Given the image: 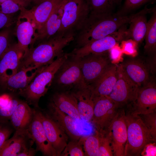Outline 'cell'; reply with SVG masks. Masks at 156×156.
I'll list each match as a JSON object with an SVG mask.
<instances>
[{
  "label": "cell",
  "instance_id": "obj_1",
  "mask_svg": "<svg viewBox=\"0 0 156 156\" xmlns=\"http://www.w3.org/2000/svg\"><path fill=\"white\" fill-rule=\"evenodd\" d=\"M138 13L126 16L90 14L81 29L76 33L75 48H79L116 32L129 23Z\"/></svg>",
  "mask_w": 156,
  "mask_h": 156
},
{
  "label": "cell",
  "instance_id": "obj_2",
  "mask_svg": "<svg viewBox=\"0 0 156 156\" xmlns=\"http://www.w3.org/2000/svg\"><path fill=\"white\" fill-rule=\"evenodd\" d=\"M75 35L57 33L48 39L30 48L21 58L18 71L23 68H41L53 62L63 55L64 49L74 41Z\"/></svg>",
  "mask_w": 156,
  "mask_h": 156
},
{
  "label": "cell",
  "instance_id": "obj_3",
  "mask_svg": "<svg viewBox=\"0 0 156 156\" xmlns=\"http://www.w3.org/2000/svg\"><path fill=\"white\" fill-rule=\"evenodd\" d=\"M68 56V53H64L51 64L40 68L29 85L20 90L18 94L34 108L39 107L40 98L47 93L55 73Z\"/></svg>",
  "mask_w": 156,
  "mask_h": 156
},
{
  "label": "cell",
  "instance_id": "obj_4",
  "mask_svg": "<svg viewBox=\"0 0 156 156\" xmlns=\"http://www.w3.org/2000/svg\"><path fill=\"white\" fill-rule=\"evenodd\" d=\"M125 119L127 139L124 156H140L146 144L155 142L139 115L133 114L127 110L125 112Z\"/></svg>",
  "mask_w": 156,
  "mask_h": 156
},
{
  "label": "cell",
  "instance_id": "obj_5",
  "mask_svg": "<svg viewBox=\"0 0 156 156\" xmlns=\"http://www.w3.org/2000/svg\"><path fill=\"white\" fill-rule=\"evenodd\" d=\"M68 54L55 73L51 83L56 91H70L87 86L81 72L79 58Z\"/></svg>",
  "mask_w": 156,
  "mask_h": 156
},
{
  "label": "cell",
  "instance_id": "obj_6",
  "mask_svg": "<svg viewBox=\"0 0 156 156\" xmlns=\"http://www.w3.org/2000/svg\"><path fill=\"white\" fill-rule=\"evenodd\" d=\"M60 27L57 33L73 35L81 29L90 14L86 0H65Z\"/></svg>",
  "mask_w": 156,
  "mask_h": 156
},
{
  "label": "cell",
  "instance_id": "obj_7",
  "mask_svg": "<svg viewBox=\"0 0 156 156\" xmlns=\"http://www.w3.org/2000/svg\"><path fill=\"white\" fill-rule=\"evenodd\" d=\"M93 101V114L91 122L96 128V131L105 133L121 107L105 96H94Z\"/></svg>",
  "mask_w": 156,
  "mask_h": 156
},
{
  "label": "cell",
  "instance_id": "obj_8",
  "mask_svg": "<svg viewBox=\"0 0 156 156\" xmlns=\"http://www.w3.org/2000/svg\"><path fill=\"white\" fill-rule=\"evenodd\" d=\"M79 58L84 81L89 86L94 83L111 64L107 52L90 54Z\"/></svg>",
  "mask_w": 156,
  "mask_h": 156
},
{
  "label": "cell",
  "instance_id": "obj_9",
  "mask_svg": "<svg viewBox=\"0 0 156 156\" xmlns=\"http://www.w3.org/2000/svg\"><path fill=\"white\" fill-rule=\"evenodd\" d=\"M117 77L115 86L107 97L121 107L135 100L139 87L127 76L120 64L117 65Z\"/></svg>",
  "mask_w": 156,
  "mask_h": 156
},
{
  "label": "cell",
  "instance_id": "obj_10",
  "mask_svg": "<svg viewBox=\"0 0 156 156\" xmlns=\"http://www.w3.org/2000/svg\"><path fill=\"white\" fill-rule=\"evenodd\" d=\"M127 110L136 115L145 114L156 111V85L153 79L139 88L136 99L127 105Z\"/></svg>",
  "mask_w": 156,
  "mask_h": 156
},
{
  "label": "cell",
  "instance_id": "obj_11",
  "mask_svg": "<svg viewBox=\"0 0 156 156\" xmlns=\"http://www.w3.org/2000/svg\"><path fill=\"white\" fill-rule=\"evenodd\" d=\"M34 109L42 124L47 137L56 151L57 156H60L68 143V137L44 110L39 107Z\"/></svg>",
  "mask_w": 156,
  "mask_h": 156
},
{
  "label": "cell",
  "instance_id": "obj_12",
  "mask_svg": "<svg viewBox=\"0 0 156 156\" xmlns=\"http://www.w3.org/2000/svg\"><path fill=\"white\" fill-rule=\"evenodd\" d=\"M125 113L124 109L120 107L107 130L111 138L114 156H124L127 139Z\"/></svg>",
  "mask_w": 156,
  "mask_h": 156
},
{
  "label": "cell",
  "instance_id": "obj_13",
  "mask_svg": "<svg viewBox=\"0 0 156 156\" xmlns=\"http://www.w3.org/2000/svg\"><path fill=\"white\" fill-rule=\"evenodd\" d=\"M16 23L14 34L23 55L36 42L37 30L30 18L22 11H20Z\"/></svg>",
  "mask_w": 156,
  "mask_h": 156
},
{
  "label": "cell",
  "instance_id": "obj_14",
  "mask_svg": "<svg viewBox=\"0 0 156 156\" xmlns=\"http://www.w3.org/2000/svg\"><path fill=\"white\" fill-rule=\"evenodd\" d=\"M50 117L58 125L71 140H78L83 135L78 121L60 111L49 103L44 110Z\"/></svg>",
  "mask_w": 156,
  "mask_h": 156
},
{
  "label": "cell",
  "instance_id": "obj_15",
  "mask_svg": "<svg viewBox=\"0 0 156 156\" xmlns=\"http://www.w3.org/2000/svg\"><path fill=\"white\" fill-rule=\"evenodd\" d=\"M34 142L28 130L15 131L13 136L8 139L0 150V156H20L32 147Z\"/></svg>",
  "mask_w": 156,
  "mask_h": 156
},
{
  "label": "cell",
  "instance_id": "obj_16",
  "mask_svg": "<svg viewBox=\"0 0 156 156\" xmlns=\"http://www.w3.org/2000/svg\"><path fill=\"white\" fill-rule=\"evenodd\" d=\"M23 53L17 43H12L0 59V85L18 71Z\"/></svg>",
  "mask_w": 156,
  "mask_h": 156
},
{
  "label": "cell",
  "instance_id": "obj_17",
  "mask_svg": "<svg viewBox=\"0 0 156 156\" xmlns=\"http://www.w3.org/2000/svg\"><path fill=\"white\" fill-rule=\"evenodd\" d=\"M114 34L95 40L82 47L75 48L69 53L76 57H81L90 54L100 53L108 52L118 44V42L122 40V30L117 37L116 36H116Z\"/></svg>",
  "mask_w": 156,
  "mask_h": 156
},
{
  "label": "cell",
  "instance_id": "obj_18",
  "mask_svg": "<svg viewBox=\"0 0 156 156\" xmlns=\"http://www.w3.org/2000/svg\"><path fill=\"white\" fill-rule=\"evenodd\" d=\"M65 0H44L35 5L30 9L25 8L21 11L29 17L37 31L54 11L62 4Z\"/></svg>",
  "mask_w": 156,
  "mask_h": 156
},
{
  "label": "cell",
  "instance_id": "obj_19",
  "mask_svg": "<svg viewBox=\"0 0 156 156\" xmlns=\"http://www.w3.org/2000/svg\"><path fill=\"white\" fill-rule=\"evenodd\" d=\"M156 7L148 8L146 6L132 18L129 24V27L125 30L123 39H131L138 45L144 39L147 27L146 15L152 13L156 10Z\"/></svg>",
  "mask_w": 156,
  "mask_h": 156
},
{
  "label": "cell",
  "instance_id": "obj_20",
  "mask_svg": "<svg viewBox=\"0 0 156 156\" xmlns=\"http://www.w3.org/2000/svg\"><path fill=\"white\" fill-rule=\"evenodd\" d=\"M28 130L36 144L37 152H40L44 156H57L35 109L34 118Z\"/></svg>",
  "mask_w": 156,
  "mask_h": 156
},
{
  "label": "cell",
  "instance_id": "obj_21",
  "mask_svg": "<svg viewBox=\"0 0 156 156\" xmlns=\"http://www.w3.org/2000/svg\"><path fill=\"white\" fill-rule=\"evenodd\" d=\"M120 64L127 76L139 87L144 85L150 80L148 67L140 60L129 59Z\"/></svg>",
  "mask_w": 156,
  "mask_h": 156
},
{
  "label": "cell",
  "instance_id": "obj_22",
  "mask_svg": "<svg viewBox=\"0 0 156 156\" xmlns=\"http://www.w3.org/2000/svg\"><path fill=\"white\" fill-rule=\"evenodd\" d=\"M70 92L77 100L81 120L91 122L93 114L94 97L90 86H87Z\"/></svg>",
  "mask_w": 156,
  "mask_h": 156
},
{
  "label": "cell",
  "instance_id": "obj_23",
  "mask_svg": "<svg viewBox=\"0 0 156 156\" xmlns=\"http://www.w3.org/2000/svg\"><path fill=\"white\" fill-rule=\"evenodd\" d=\"M117 65L111 63L97 80L89 86L93 97H108L117 80Z\"/></svg>",
  "mask_w": 156,
  "mask_h": 156
},
{
  "label": "cell",
  "instance_id": "obj_24",
  "mask_svg": "<svg viewBox=\"0 0 156 156\" xmlns=\"http://www.w3.org/2000/svg\"><path fill=\"white\" fill-rule=\"evenodd\" d=\"M40 68L35 67L23 68L9 77L3 87L9 91L8 94H16L15 92L26 88L30 83Z\"/></svg>",
  "mask_w": 156,
  "mask_h": 156
},
{
  "label": "cell",
  "instance_id": "obj_25",
  "mask_svg": "<svg viewBox=\"0 0 156 156\" xmlns=\"http://www.w3.org/2000/svg\"><path fill=\"white\" fill-rule=\"evenodd\" d=\"M59 110L78 121L81 120L79 114L77 100L70 91H56L49 102Z\"/></svg>",
  "mask_w": 156,
  "mask_h": 156
},
{
  "label": "cell",
  "instance_id": "obj_26",
  "mask_svg": "<svg viewBox=\"0 0 156 156\" xmlns=\"http://www.w3.org/2000/svg\"><path fill=\"white\" fill-rule=\"evenodd\" d=\"M34 109L21 100L11 116L9 121L15 130H28L34 118Z\"/></svg>",
  "mask_w": 156,
  "mask_h": 156
},
{
  "label": "cell",
  "instance_id": "obj_27",
  "mask_svg": "<svg viewBox=\"0 0 156 156\" xmlns=\"http://www.w3.org/2000/svg\"><path fill=\"white\" fill-rule=\"evenodd\" d=\"M64 2L54 11L37 31L36 42H40L48 39L57 33L61 25Z\"/></svg>",
  "mask_w": 156,
  "mask_h": 156
},
{
  "label": "cell",
  "instance_id": "obj_28",
  "mask_svg": "<svg viewBox=\"0 0 156 156\" xmlns=\"http://www.w3.org/2000/svg\"><path fill=\"white\" fill-rule=\"evenodd\" d=\"M122 0H86L90 10L94 14H112Z\"/></svg>",
  "mask_w": 156,
  "mask_h": 156
},
{
  "label": "cell",
  "instance_id": "obj_29",
  "mask_svg": "<svg viewBox=\"0 0 156 156\" xmlns=\"http://www.w3.org/2000/svg\"><path fill=\"white\" fill-rule=\"evenodd\" d=\"M144 39L145 52L148 54L155 55L156 52V10L153 13L147 22V27Z\"/></svg>",
  "mask_w": 156,
  "mask_h": 156
},
{
  "label": "cell",
  "instance_id": "obj_30",
  "mask_svg": "<svg viewBox=\"0 0 156 156\" xmlns=\"http://www.w3.org/2000/svg\"><path fill=\"white\" fill-rule=\"evenodd\" d=\"M80 140L84 151V156H98L100 133L96 131L93 135L83 136Z\"/></svg>",
  "mask_w": 156,
  "mask_h": 156
},
{
  "label": "cell",
  "instance_id": "obj_31",
  "mask_svg": "<svg viewBox=\"0 0 156 156\" xmlns=\"http://www.w3.org/2000/svg\"><path fill=\"white\" fill-rule=\"evenodd\" d=\"M31 3L29 0H7L0 6V12L6 14H14L26 8Z\"/></svg>",
  "mask_w": 156,
  "mask_h": 156
},
{
  "label": "cell",
  "instance_id": "obj_32",
  "mask_svg": "<svg viewBox=\"0 0 156 156\" xmlns=\"http://www.w3.org/2000/svg\"><path fill=\"white\" fill-rule=\"evenodd\" d=\"M16 94H11L9 99L0 105V119L9 120L10 118L21 99Z\"/></svg>",
  "mask_w": 156,
  "mask_h": 156
},
{
  "label": "cell",
  "instance_id": "obj_33",
  "mask_svg": "<svg viewBox=\"0 0 156 156\" xmlns=\"http://www.w3.org/2000/svg\"><path fill=\"white\" fill-rule=\"evenodd\" d=\"M82 146L80 139L78 140H71L67 143L60 156H84Z\"/></svg>",
  "mask_w": 156,
  "mask_h": 156
},
{
  "label": "cell",
  "instance_id": "obj_34",
  "mask_svg": "<svg viewBox=\"0 0 156 156\" xmlns=\"http://www.w3.org/2000/svg\"><path fill=\"white\" fill-rule=\"evenodd\" d=\"M99 133L100 142L98 156H114L109 133L107 132L105 133Z\"/></svg>",
  "mask_w": 156,
  "mask_h": 156
},
{
  "label": "cell",
  "instance_id": "obj_35",
  "mask_svg": "<svg viewBox=\"0 0 156 156\" xmlns=\"http://www.w3.org/2000/svg\"><path fill=\"white\" fill-rule=\"evenodd\" d=\"M152 0H125L121 8L115 14L119 16H126Z\"/></svg>",
  "mask_w": 156,
  "mask_h": 156
},
{
  "label": "cell",
  "instance_id": "obj_36",
  "mask_svg": "<svg viewBox=\"0 0 156 156\" xmlns=\"http://www.w3.org/2000/svg\"><path fill=\"white\" fill-rule=\"evenodd\" d=\"M138 115L149 131L154 141L156 142V111Z\"/></svg>",
  "mask_w": 156,
  "mask_h": 156
},
{
  "label": "cell",
  "instance_id": "obj_37",
  "mask_svg": "<svg viewBox=\"0 0 156 156\" xmlns=\"http://www.w3.org/2000/svg\"><path fill=\"white\" fill-rule=\"evenodd\" d=\"M15 129L9 120L0 119V150Z\"/></svg>",
  "mask_w": 156,
  "mask_h": 156
},
{
  "label": "cell",
  "instance_id": "obj_38",
  "mask_svg": "<svg viewBox=\"0 0 156 156\" xmlns=\"http://www.w3.org/2000/svg\"><path fill=\"white\" fill-rule=\"evenodd\" d=\"M8 28L0 31V59L13 43L11 42V30Z\"/></svg>",
  "mask_w": 156,
  "mask_h": 156
},
{
  "label": "cell",
  "instance_id": "obj_39",
  "mask_svg": "<svg viewBox=\"0 0 156 156\" xmlns=\"http://www.w3.org/2000/svg\"><path fill=\"white\" fill-rule=\"evenodd\" d=\"M17 18L15 16V14H6L0 12V31L10 27L16 23Z\"/></svg>",
  "mask_w": 156,
  "mask_h": 156
},
{
  "label": "cell",
  "instance_id": "obj_40",
  "mask_svg": "<svg viewBox=\"0 0 156 156\" xmlns=\"http://www.w3.org/2000/svg\"><path fill=\"white\" fill-rule=\"evenodd\" d=\"M125 41L122 44L123 53L130 55L135 56L137 53L136 43L131 39H128Z\"/></svg>",
  "mask_w": 156,
  "mask_h": 156
},
{
  "label": "cell",
  "instance_id": "obj_41",
  "mask_svg": "<svg viewBox=\"0 0 156 156\" xmlns=\"http://www.w3.org/2000/svg\"><path fill=\"white\" fill-rule=\"evenodd\" d=\"M140 155L142 156H156V142H151L146 144L142 150Z\"/></svg>",
  "mask_w": 156,
  "mask_h": 156
},
{
  "label": "cell",
  "instance_id": "obj_42",
  "mask_svg": "<svg viewBox=\"0 0 156 156\" xmlns=\"http://www.w3.org/2000/svg\"><path fill=\"white\" fill-rule=\"evenodd\" d=\"M109 56L110 59L113 61H118L120 59L121 56L123 53L122 49L118 46V44L114 47L109 50Z\"/></svg>",
  "mask_w": 156,
  "mask_h": 156
},
{
  "label": "cell",
  "instance_id": "obj_43",
  "mask_svg": "<svg viewBox=\"0 0 156 156\" xmlns=\"http://www.w3.org/2000/svg\"><path fill=\"white\" fill-rule=\"evenodd\" d=\"M31 2L33 3L35 5H37L44 0H29Z\"/></svg>",
  "mask_w": 156,
  "mask_h": 156
},
{
  "label": "cell",
  "instance_id": "obj_44",
  "mask_svg": "<svg viewBox=\"0 0 156 156\" xmlns=\"http://www.w3.org/2000/svg\"><path fill=\"white\" fill-rule=\"evenodd\" d=\"M7 0H0V6L4 2Z\"/></svg>",
  "mask_w": 156,
  "mask_h": 156
}]
</instances>
